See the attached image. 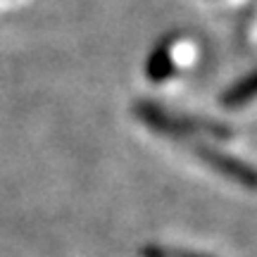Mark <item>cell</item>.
<instances>
[{
    "mask_svg": "<svg viewBox=\"0 0 257 257\" xmlns=\"http://www.w3.org/2000/svg\"><path fill=\"white\" fill-rule=\"evenodd\" d=\"M257 91V76L255 79H250L248 83H243V86H238L236 91H233V95H236V100L243 102L245 98H252V93Z\"/></svg>",
    "mask_w": 257,
    "mask_h": 257,
    "instance_id": "1",
    "label": "cell"
}]
</instances>
